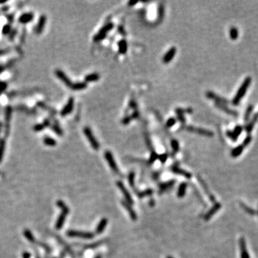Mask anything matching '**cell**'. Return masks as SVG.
Listing matches in <instances>:
<instances>
[{
	"mask_svg": "<svg viewBox=\"0 0 258 258\" xmlns=\"http://www.w3.org/2000/svg\"><path fill=\"white\" fill-rule=\"evenodd\" d=\"M57 207L61 210V213L59 214L58 218L55 223V229L57 230H61L64 226L67 216L70 214V208L67 206V204L62 200H58L56 203Z\"/></svg>",
	"mask_w": 258,
	"mask_h": 258,
	"instance_id": "obj_1",
	"label": "cell"
},
{
	"mask_svg": "<svg viewBox=\"0 0 258 258\" xmlns=\"http://www.w3.org/2000/svg\"><path fill=\"white\" fill-rule=\"evenodd\" d=\"M251 82H252V79L250 77H247L245 79V80H244L242 84L240 85L239 89H238L236 95H234L232 101V104L233 106H236L239 104L241 100L243 98L245 93H246L247 91L248 90L249 87H250V84H251Z\"/></svg>",
	"mask_w": 258,
	"mask_h": 258,
	"instance_id": "obj_2",
	"label": "cell"
},
{
	"mask_svg": "<svg viewBox=\"0 0 258 258\" xmlns=\"http://www.w3.org/2000/svg\"><path fill=\"white\" fill-rule=\"evenodd\" d=\"M114 27V24L112 22H109V23L106 24V25L103 27H102L100 30L98 31V33L93 37V41L95 42H99L100 41L103 40V39L106 37L107 34L109 33L110 31L113 30V28Z\"/></svg>",
	"mask_w": 258,
	"mask_h": 258,
	"instance_id": "obj_3",
	"label": "cell"
},
{
	"mask_svg": "<svg viewBox=\"0 0 258 258\" xmlns=\"http://www.w3.org/2000/svg\"><path fill=\"white\" fill-rule=\"evenodd\" d=\"M83 133L88 141H89L91 146L93 147V149L95 151H98L99 149H100V143L97 141V139H96L93 133L92 130L89 127L86 126V127L84 128Z\"/></svg>",
	"mask_w": 258,
	"mask_h": 258,
	"instance_id": "obj_4",
	"label": "cell"
},
{
	"mask_svg": "<svg viewBox=\"0 0 258 258\" xmlns=\"http://www.w3.org/2000/svg\"><path fill=\"white\" fill-rule=\"evenodd\" d=\"M104 156L107 163L109 165L110 168L112 169L113 172L116 174L119 175V176H121V173L120 172V170H119L118 167V165L116 162L115 159H114L112 153L110 151H106L104 154Z\"/></svg>",
	"mask_w": 258,
	"mask_h": 258,
	"instance_id": "obj_5",
	"label": "cell"
},
{
	"mask_svg": "<svg viewBox=\"0 0 258 258\" xmlns=\"http://www.w3.org/2000/svg\"><path fill=\"white\" fill-rule=\"evenodd\" d=\"M66 234L70 237H77L86 239H93L95 235L93 233L90 232H82L77 231V230H69L67 232Z\"/></svg>",
	"mask_w": 258,
	"mask_h": 258,
	"instance_id": "obj_6",
	"label": "cell"
},
{
	"mask_svg": "<svg viewBox=\"0 0 258 258\" xmlns=\"http://www.w3.org/2000/svg\"><path fill=\"white\" fill-rule=\"evenodd\" d=\"M188 131L189 132H193L195 133H197L199 135L204 136H208V137H212L214 136V133L212 131H210V130H207L205 129H202V128H196L192 126H187V129Z\"/></svg>",
	"mask_w": 258,
	"mask_h": 258,
	"instance_id": "obj_7",
	"label": "cell"
},
{
	"mask_svg": "<svg viewBox=\"0 0 258 258\" xmlns=\"http://www.w3.org/2000/svg\"><path fill=\"white\" fill-rule=\"evenodd\" d=\"M116 185H117V187H118V189H120V192H122V194H123V196H124V198H125V201H126L127 203H129V204H131H131H133V198L131 197L129 192L127 190V189H126V187H125L124 184H123V182H121V181H117Z\"/></svg>",
	"mask_w": 258,
	"mask_h": 258,
	"instance_id": "obj_8",
	"label": "cell"
},
{
	"mask_svg": "<svg viewBox=\"0 0 258 258\" xmlns=\"http://www.w3.org/2000/svg\"><path fill=\"white\" fill-rule=\"evenodd\" d=\"M242 130H243V127L242 126H240V125H237V126H235L233 131H227L226 134H227V137L229 138H230L232 141H237L238 137L242 133Z\"/></svg>",
	"mask_w": 258,
	"mask_h": 258,
	"instance_id": "obj_9",
	"label": "cell"
},
{
	"mask_svg": "<svg viewBox=\"0 0 258 258\" xmlns=\"http://www.w3.org/2000/svg\"><path fill=\"white\" fill-rule=\"evenodd\" d=\"M74 104H75V100L73 97H71L68 99V102L65 104V106L63 107L62 110L60 111V116L62 117H65L66 116H68V114H70L73 111V108H74Z\"/></svg>",
	"mask_w": 258,
	"mask_h": 258,
	"instance_id": "obj_10",
	"label": "cell"
},
{
	"mask_svg": "<svg viewBox=\"0 0 258 258\" xmlns=\"http://www.w3.org/2000/svg\"><path fill=\"white\" fill-rule=\"evenodd\" d=\"M55 75L57 76V77H58L59 80L63 82L67 87L71 88L72 86L73 82H72L71 79L67 76V75L65 74L63 71H61V70L59 69H57L55 70Z\"/></svg>",
	"mask_w": 258,
	"mask_h": 258,
	"instance_id": "obj_11",
	"label": "cell"
},
{
	"mask_svg": "<svg viewBox=\"0 0 258 258\" xmlns=\"http://www.w3.org/2000/svg\"><path fill=\"white\" fill-rule=\"evenodd\" d=\"M206 95L208 98L212 99V100H214L215 101V103H222V104L224 105H227L228 103H230V101L228 100H227L226 98H224L222 97L220 95H218L217 94L214 93V92L212 91H207L206 93Z\"/></svg>",
	"mask_w": 258,
	"mask_h": 258,
	"instance_id": "obj_12",
	"label": "cell"
},
{
	"mask_svg": "<svg viewBox=\"0 0 258 258\" xmlns=\"http://www.w3.org/2000/svg\"><path fill=\"white\" fill-rule=\"evenodd\" d=\"M222 207V204L219 202H216L214 204V205L212 206V207L209 210L207 213L205 214L204 216V219L205 221H209L210 219Z\"/></svg>",
	"mask_w": 258,
	"mask_h": 258,
	"instance_id": "obj_13",
	"label": "cell"
},
{
	"mask_svg": "<svg viewBox=\"0 0 258 258\" xmlns=\"http://www.w3.org/2000/svg\"><path fill=\"white\" fill-rule=\"evenodd\" d=\"M171 171H172L173 173L176 174L181 175V176H184L187 178H192V174L187 172V171L184 170V169H182L181 168H180L179 166H178V164H174L172 165V167H171Z\"/></svg>",
	"mask_w": 258,
	"mask_h": 258,
	"instance_id": "obj_14",
	"label": "cell"
},
{
	"mask_svg": "<svg viewBox=\"0 0 258 258\" xmlns=\"http://www.w3.org/2000/svg\"><path fill=\"white\" fill-rule=\"evenodd\" d=\"M175 184H176V181L175 180H171V181H166V182L161 183L158 185V193L160 194H162L165 193V192H168L169 190H170V189H172L174 186Z\"/></svg>",
	"mask_w": 258,
	"mask_h": 258,
	"instance_id": "obj_15",
	"label": "cell"
},
{
	"mask_svg": "<svg viewBox=\"0 0 258 258\" xmlns=\"http://www.w3.org/2000/svg\"><path fill=\"white\" fill-rule=\"evenodd\" d=\"M239 246L240 250L241 258H250L248 251H247L246 242L244 237H240L239 240Z\"/></svg>",
	"mask_w": 258,
	"mask_h": 258,
	"instance_id": "obj_16",
	"label": "cell"
},
{
	"mask_svg": "<svg viewBox=\"0 0 258 258\" xmlns=\"http://www.w3.org/2000/svg\"><path fill=\"white\" fill-rule=\"evenodd\" d=\"M214 105L216 108H219V109H220L221 111H224V112L226 113L229 114V115L232 116H234V117H237L238 115H239V113H238L237 111H234V110H232V109H231V108H228V107L227 106V105H224V104H222V103H215Z\"/></svg>",
	"mask_w": 258,
	"mask_h": 258,
	"instance_id": "obj_17",
	"label": "cell"
},
{
	"mask_svg": "<svg viewBox=\"0 0 258 258\" xmlns=\"http://www.w3.org/2000/svg\"><path fill=\"white\" fill-rule=\"evenodd\" d=\"M47 22V17L45 15H42L39 17V19L38 20L35 28V33L37 35H39L42 33L45 27V24Z\"/></svg>",
	"mask_w": 258,
	"mask_h": 258,
	"instance_id": "obj_18",
	"label": "cell"
},
{
	"mask_svg": "<svg viewBox=\"0 0 258 258\" xmlns=\"http://www.w3.org/2000/svg\"><path fill=\"white\" fill-rule=\"evenodd\" d=\"M176 53V48L175 47H172L165 53L163 57V62L165 64H168L170 62L174 57Z\"/></svg>",
	"mask_w": 258,
	"mask_h": 258,
	"instance_id": "obj_19",
	"label": "cell"
},
{
	"mask_svg": "<svg viewBox=\"0 0 258 258\" xmlns=\"http://www.w3.org/2000/svg\"><path fill=\"white\" fill-rule=\"evenodd\" d=\"M197 178H198V181H199V182L200 183V184H201V186L202 187L203 189H204V192H205L206 194L207 195L209 199L210 200V201H211V202H213V203H216V199H215L214 196L211 192H210V191L209 190V188H208V187H207V184H206V183L204 182V180H203L201 178H200V177H198Z\"/></svg>",
	"mask_w": 258,
	"mask_h": 258,
	"instance_id": "obj_20",
	"label": "cell"
},
{
	"mask_svg": "<svg viewBox=\"0 0 258 258\" xmlns=\"http://www.w3.org/2000/svg\"><path fill=\"white\" fill-rule=\"evenodd\" d=\"M121 204L123 205V207H124L125 210H127L128 213H129L130 217L132 219L133 221H136L137 219V214L136 213V212L134 211L133 209L132 208L131 204H129V203L126 202V201H121Z\"/></svg>",
	"mask_w": 258,
	"mask_h": 258,
	"instance_id": "obj_21",
	"label": "cell"
},
{
	"mask_svg": "<svg viewBox=\"0 0 258 258\" xmlns=\"http://www.w3.org/2000/svg\"><path fill=\"white\" fill-rule=\"evenodd\" d=\"M33 19H34V15H33V13H32V12H27V13L22 14L19 17V19H18V22L20 24H28L31 21H33Z\"/></svg>",
	"mask_w": 258,
	"mask_h": 258,
	"instance_id": "obj_22",
	"label": "cell"
},
{
	"mask_svg": "<svg viewBox=\"0 0 258 258\" xmlns=\"http://www.w3.org/2000/svg\"><path fill=\"white\" fill-rule=\"evenodd\" d=\"M257 120H258V113H255L254 115H253L252 118L251 119V120H250V121H249L248 123L245 124V130L247 133L250 134V133L252 131L253 129H254L255 124L257 123Z\"/></svg>",
	"mask_w": 258,
	"mask_h": 258,
	"instance_id": "obj_23",
	"label": "cell"
},
{
	"mask_svg": "<svg viewBox=\"0 0 258 258\" xmlns=\"http://www.w3.org/2000/svg\"><path fill=\"white\" fill-rule=\"evenodd\" d=\"M107 224H108V219L106 218H103L98 223V224L97 225L95 228V232L96 234H101L104 232L105 229L107 227Z\"/></svg>",
	"mask_w": 258,
	"mask_h": 258,
	"instance_id": "obj_24",
	"label": "cell"
},
{
	"mask_svg": "<svg viewBox=\"0 0 258 258\" xmlns=\"http://www.w3.org/2000/svg\"><path fill=\"white\" fill-rule=\"evenodd\" d=\"M118 53L121 55L126 54L128 50V43L126 39H122L118 43Z\"/></svg>",
	"mask_w": 258,
	"mask_h": 258,
	"instance_id": "obj_25",
	"label": "cell"
},
{
	"mask_svg": "<svg viewBox=\"0 0 258 258\" xmlns=\"http://www.w3.org/2000/svg\"><path fill=\"white\" fill-rule=\"evenodd\" d=\"M187 183L186 182H182L179 186H178V190H177V196L178 198H183L185 196L186 192H187Z\"/></svg>",
	"mask_w": 258,
	"mask_h": 258,
	"instance_id": "obj_26",
	"label": "cell"
},
{
	"mask_svg": "<svg viewBox=\"0 0 258 258\" xmlns=\"http://www.w3.org/2000/svg\"><path fill=\"white\" fill-rule=\"evenodd\" d=\"M12 108L10 106H7V108L5 110V122L7 123V132H9V129H10V122L12 118Z\"/></svg>",
	"mask_w": 258,
	"mask_h": 258,
	"instance_id": "obj_27",
	"label": "cell"
},
{
	"mask_svg": "<svg viewBox=\"0 0 258 258\" xmlns=\"http://www.w3.org/2000/svg\"><path fill=\"white\" fill-rule=\"evenodd\" d=\"M87 86L88 85L85 82H77L73 83L71 88L73 91H82V90L85 89Z\"/></svg>",
	"mask_w": 258,
	"mask_h": 258,
	"instance_id": "obj_28",
	"label": "cell"
},
{
	"mask_svg": "<svg viewBox=\"0 0 258 258\" xmlns=\"http://www.w3.org/2000/svg\"><path fill=\"white\" fill-rule=\"evenodd\" d=\"M100 79V75L97 73H91L85 77V82H96Z\"/></svg>",
	"mask_w": 258,
	"mask_h": 258,
	"instance_id": "obj_29",
	"label": "cell"
},
{
	"mask_svg": "<svg viewBox=\"0 0 258 258\" xmlns=\"http://www.w3.org/2000/svg\"><path fill=\"white\" fill-rule=\"evenodd\" d=\"M244 148L245 147H244L242 145H239V146H237V147L234 148L231 151L232 157H233V158H237V157L239 156L242 154V153L243 152Z\"/></svg>",
	"mask_w": 258,
	"mask_h": 258,
	"instance_id": "obj_30",
	"label": "cell"
},
{
	"mask_svg": "<svg viewBox=\"0 0 258 258\" xmlns=\"http://www.w3.org/2000/svg\"><path fill=\"white\" fill-rule=\"evenodd\" d=\"M135 193L139 198H143L152 195L153 190L151 189H147L144 191H136L135 192Z\"/></svg>",
	"mask_w": 258,
	"mask_h": 258,
	"instance_id": "obj_31",
	"label": "cell"
},
{
	"mask_svg": "<svg viewBox=\"0 0 258 258\" xmlns=\"http://www.w3.org/2000/svg\"><path fill=\"white\" fill-rule=\"evenodd\" d=\"M253 109H254V106H253L252 105H249V106H247L246 111H245V116H244V120H245V124L249 122L250 116H251L252 113Z\"/></svg>",
	"mask_w": 258,
	"mask_h": 258,
	"instance_id": "obj_32",
	"label": "cell"
},
{
	"mask_svg": "<svg viewBox=\"0 0 258 258\" xmlns=\"http://www.w3.org/2000/svg\"><path fill=\"white\" fill-rule=\"evenodd\" d=\"M240 204V206H241V207L242 208V210L246 212V213L248 214L251 215V216H254V215H255L256 213H257L255 210H253V209H252V208H250V207H248V206L246 205V204H244L243 202H240V204Z\"/></svg>",
	"mask_w": 258,
	"mask_h": 258,
	"instance_id": "obj_33",
	"label": "cell"
},
{
	"mask_svg": "<svg viewBox=\"0 0 258 258\" xmlns=\"http://www.w3.org/2000/svg\"><path fill=\"white\" fill-rule=\"evenodd\" d=\"M43 143L44 144L48 146H55L57 145V141L50 136H45L43 138Z\"/></svg>",
	"mask_w": 258,
	"mask_h": 258,
	"instance_id": "obj_34",
	"label": "cell"
},
{
	"mask_svg": "<svg viewBox=\"0 0 258 258\" xmlns=\"http://www.w3.org/2000/svg\"><path fill=\"white\" fill-rule=\"evenodd\" d=\"M5 146H6V141L5 139L0 140V163L1 162L4 157V151H5Z\"/></svg>",
	"mask_w": 258,
	"mask_h": 258,
	"instance_id": "obj_35",
	"label": "cell"
},
{
	"mask_svg": "<svg viewBox=\"0 0 258 258\" xmlns=\"http://www.w3.org/2000/svg\"><path fill=\"white\" fill-rule=\"evenodd\" d=\"M230 38L232 39H233V40H235V39H237L238 36H239V32H238V30L237 27H231V29L230 30Z\"/></svg>",
	"mask_w": 258,
	"mask_h": 258,
	"instance_id": "obj_36",
	"label": "cell"
},
{
	"mask_svg": "<svg viewBox=\"0 0 258 258\" xmlns=\"http://www.w3.org/2000/svg\"><path fill=\"white\" fill-rule=\"evenodd\" d=\"M12 27L10 24H6L3 26L2 30H1V33L3 35H8L9 34H11L12 33Z\"/></svg>",
	"mask_w": 258,
	"mask_h": 258,
	"instance_id": "obj_37",
	"label": "cell"
},
{
	"mask_svg": "<svg viewBox=\"0 0 258 258\" xmlns=\"http://www.w3.org/2000/svg\"><path fill=\"white\" fill-rule=\"evenodd\" d=\"M129 182L130 186L132 188L133 190H135V173L133 172H131L129 175Z\"/></svg>",
	"mask_w": 258,
	"mask_h": 258,
	"instance_id": "obj_38",
	"label": "cell"
},
{
	"mask_svg": "<svg viewBox=\"0 0 258 258\" xmlns=\"http://www.w3.org/2000/svg\"><path fill=\"white\" fill-rule=\"evenodd\" d=\"M158 155L156 154V152L155 151H151V153L150 157H149V160L147 161L148 165H151V164H154V163L156 161V160L158 158Z\"/></svg>",
	"mask_w": 258,
	"mask_h": 258,
	"instance_id": "obj_39",
	"label": "cell"
},
{
	"mask_svg": "<svg viewBox=\"0 0 258 258\" xmlns=\"http://www.w3.org/2000/svg\"><path fill=\"white\" fill-rule=\"evenodd\" d=\"M24 237H25L27 238V239H28L30 242L35 243V238L34 237V236H33V234H32V232L30 231V230H24Z\"/></svg>",
	"mask_w": 258,
	"mask_h": 258,
	"instance_id": "obj_40",
	"label": "cell"
},
{
	"mask_svg": "<svg viewBox=\"0 0 258 258\" xmlns=\"http://www.w3.org/2000/svg\"><path fill=\"white\" fill-rule=\"evenodd\" d=\"M171 146L172 148V150L174 154H176L179 151V144H178V141H176V139H172L171 141Z\"/></svg>",
	"mask_w": 258,
	"mask_h": 258,
	"instance_id": "obj_41",
	"label": "cell"
},
{
	"mask_svg": "<svg viewBox=\"0 0 258 258\" xmlns=\"http://www.w3.org/2000/svg\"><path fill=\"white\" fill-rule=\"evenodd\" d=\"M175 112L177 115H184V113H191L193 112V110L192 108H187V109H183V108H176L175 110Z\"/></svg>",
	"mask_w": 258,
	"mask_h": 258,
	"instance_id": "obj_42",
	"label": "cell"
},
{
	"mask_svg": "<svg viewBox=\"0 0 258 258\" xmlns=\"http://www.w3.org/2000/svg\"><path fill=\"white\" fill-rule=\"evenodd\" d=\"M176 119L175 118L173 117L169 118L167 120V121H166V126L167 128H172L176 124Z\"/></svg>",
	"mask_w": 258,
	"mask_h": 258,
	"instance_id": "obj_43",
	"label": "cell"
},
{
	"mask_svg": "<svg viewBox=\"0 0 258 258\" xmlns=\"http://www.w3.org/2000/svg\"><path fill=\"white\" fill-rule=\"evenodd\" d=\"M252 140V136L250 135V134H248V135H247V136L245 137V139H244V141H243V142H242V145L244 146V147H246V146H249V144H250V143H251Z\"/></svg>",
	"mask_w": 258,
	"mask_h": 258,
	"instance_id": "obj_44",
	"label": "cell"
},
{
	"mask_svg": "<svg viewBox=\"0 0 258 258\" xmlns=\"http://www.w3.org/2000/svg\"><path fill=\"white\" fill-rule=\"evenodd\" d=\"M52 128H53V131L55 132V133H57V135L59 136H62L63 134V132H62V130L59 127V126L58 124H54L52 126Z\"/></svg>",
	"mask_w": 258,
	"mask_h": 258,
	"instance_id": "obj_45",
	"label": "cell"
},
{
	"mask_svg": "<svg viewBox=\"0 0 258 258\" xmlns=\"http://www.w3.org/2000/svg\"><path fill=\"white\" fill-rule=\"evenodd\" d=\"M164 7L163 4H160L159 7H158V19H162L163 17H164Z\"/></svg>",
	"mask_w": 258,
	"mask_h": 258,
	"instance_id": "obj_46",
	"label": "cell"
},
{
	"mask_svg": "<svg viewBox=\"0 0 258 258\" xmlns=\"http://www.w3.org/2000/svg\"><path fill=\"white\" fill-rule=\"evenodd\" d=\"M45 128H46V126H45L44 123H39V124H37L34 126V131H36V132H38V131H42V130L45 129Z\"/></svg>",
	"mask_w": 258,
	"mask_h": 258,
	"instance_id": "obj_47",
	"label": "cell"
},
{
	"mask_svg": "<svg viewBox=\"0 0 258 258\" xmlns=\"http://www.w3.org/2000/svg\"><path fill=\"white\" fill-rule=\"evenodd\" d=\"M158 158L160 160V161H161V162L162 163V164H164V163L166 162V160H167V158H168V154H161V155L158 156Z\"/></svg>",
	"mask_w": 258,
	"mask_h": 258,
	"instance_id": "obj_48",
	"label": "cell"
},
{
	"mask_svg": "<svg viewBox=\"0 0 258 258\" xmlns=\"http://www.w3.org/2000/svg\"><path fill=\"white\" fill-rule=\"evenodd\" d=\"M129 107L131 108H133V109H137V103L133 98L131 99L129 102Z\"/></svg>",
	"mask_w": 258,
	"mask_h": 258,
	"instance_id": "obj_49",
	"label": "cell"
},
{
	"mask_svg": "<svg viewBox=\"0 0 258 258\" xmlns=\"http://www.w3.org/2000/svg\"><path fill=\"white\" fill-rule=\"evenodd\" d=\"M131 120H132V118H131V116H126V117L123 118V119L122 120V123L124 125H127V124H129Z\"/></svg>",
	"mask_w": 258,
	"mask_h": 258,
	"instance_id": "obj_50",
	"label": "cell"
},
{
	"mask_svg": "<svg viewBox=\"0 0 258 258\" xmlns=\"http://www.w3.org/2000/svg\"><path fill=\"white\" fill-rule=\"evenodd\" d=\"M131 118H132V120H133V119L138 118H139V112H138L137 110H136V111H134L132 114H131Z\"/></svg>",
	"mask_w": 258,
	"mask_h": 258,
	"instance_id": "obj_51",
	"label": "cell"
},
{
	"mask_svg": "<svg viewBox=\"0 0 258 258\" xmlns=\"http://www.w3.org/2000/svg\"><path fill=\"white\" fill-rule=\"evenodd\" d=\"M7 88V83L4 82L0 81V92L4 91Z\"/></svg>",
	"mask_w": 258,
	"mask_h": 258,
	"instance_id": "obj_52",
	"label": "cell"
},
{
	"mask_svg": "<svg viewBox=\"0 0 258 258\" xmlns=\"http://www.w3.org/2000/svg\"><path fill=\"white\" fill-rule=\"evenodd\" d=\"M177 118H178V120L179 122H181V123H185V117H184V115H177Z\"/></svg>",
	"mask_w": 258,
	"mask_h": 258,
	"instance_id": "obj_53",
	"label": "cell"
},
{
	"mask_svg": "<svg viewBox=\"0 0 258 258\" xmlns=\"http://www.w3.org/2000/svg\"><path fill=\"white\" fill-rule=\"evenodd\" d=\"M5 69H6V66H4V65H0V73H2Z\"/></svg>",
	"mask_w": 258,
	"mask_h": 258,
	"instance_id": "obj_54",
	"label": "cell"
},
{
	"mask_svg": "<svg viewBox=\"0 0 258 258\" xmlns=\"http://www.w3.org/2000/svg\"><path fill=\"white\" fill-rule=\"evenodd\" d=\"M137 3H138V2H137V1H134V2H133V1H129V4L130 6H133V5H134V4H137Z\"/></svg>",
	"mask_w": 258,
	"mask_h": 258,
	"instance_id": "obj_55",
	"label": "cell"
},
{
	"mask_svg": "<svg viewBox=\"0 0 258 258\" xmlns=\"http://www.w3.org/2000/svg\"><path fill=\"white\" fill-rule=\"evenodd\" d=\"M154 204H155V201H153V200H151V202L150 203V205H151V206H154Z\"/></svg>",
	"mask_w": 258,
	"mask_h": 258,
	"instance_id": "obj_56",
	"label": "cell"
},
{
	"mask_svg": "<svg viewBox=\"0 0 258 258\" xmlns=\"http://www.w3.org/2000/svg\"><path fill=\"white\" fill-rule=\"evenodd\" d=\"M95 258H102V257H100V255H98V256H96V257H95Z\"/></svg>",
	"mask_w": 258,
	"mask_h": 258,
	"instance_id": "obj_57",
	"label": "cell"
},
{
	"mask_svg": "<svg viewBox=\"0 0 258 258\" xmlns=\"http://www.w3.org/2000/svg\"><path fill=\"white\" fill-rule=\"evenodd\" d=\"M166 258H173V257H171V256H168V257H166Z\"/></svg>",
	"mask_w": 258,
	"mask_h": 258,
	"instance_id": "obj_58",
	"label": "cell"
},
{
	"mask_svg": "<svg viewBox=\"0 0 258 258\" xmlns=\"http://www.w3.org/2000/svg\"><path fill=\"white\" fill-rule=\"evenodd\" d=\"M0 131H1V125H0Z\"/></svg>",
	"mask_w": 258,
	"mask_h": 258,
	"instance_id": "obj_59",
	"label": "cell"
},
{
	"mask_svg": "<svg viewBox=\"0 0 258 258\" xmlns=\"http://www.w3.org/2000/svg\"><path fill=\"white\" fill-rule=\"evenodd\" d=\"M257 214H258V212H257Z\"/></svg>",
	"mask_w": 258,
	"mask_h": 258,
	"instance_id": "obj_60",
	"label": "cell"
}]
</instances>
